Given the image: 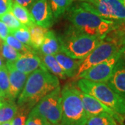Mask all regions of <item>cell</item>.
Here are the masks:
<instances>
[{
	"instance_id": "4fadbf2b",
	"label": "cell",
	"mask_w": 125,
	"mask_h": 125,
	"mask_svg": "<svg viewBox=\"0 0 125 125\" xmlns=\"http://www.w3.org/2000/svg\"><path fill=\"white\" fill-rule=\"evenodd\" d=\"M6 65L9 72V99L15 101L22 91L29 75L16 70L6 64Z\"/></svg>"
},
{
	"instance_id": "3957f363",
	"label": "cell",
	"mask_w": 125,
	"mask_h": 125,
	"mask_svg": "<svg viewBox=\"0 0 125 125\" xmlns=\"http://www.w3.org/2000/svg\"><path fill=\"white\" fill-rule=\"evenodd\" d=\"M62 116L60 125H85L88 116L79 95V90L73 83L61 88Z\"/></svg>"
},
{
	"instance_id": "30bf717a",
	"label": "cell",
	"mask_w": 125,
	"mask_h": 125,
	"mask_svg": "<svg viewBox=\"0 0 125 125\" xmlns=\"http://www.w3.org/2000/svg\"><path fill=\"white\" fill-rule=\"evenodd\" d=\"M35 24L49 29L53 25L54 15L49 0H37L29 8Z\"/></svg>"
},
{
	"instance_id": "484cf974",
	"label": "cell",
	"mask_w": 125,
	"mask_h": 125,
	"mask_svg": "<svg viewBox=\"0 0 125 125\" xmlns=\"http://www.w3.org/2000/svg\"><path fill=\"white\" fill-rule=\"evenodd\" d=\"M0 90L4 98L9 99V72L6 65L0 67Z\"/></svg>"
},
{
	"instance_id": "277c9868",
	"label": "cell",
	"mask_w": 125,
	"mask_h": 125,
	"mask_svg": "<svg viewBox=\"0 0 125 125\" xmlns=\"http://www.w3.org/2000/svg\"><path fill=\"white\" fill-rule=\"evenodd\" d=\"M76 88L99 100L113 111L124 116L125 99L117 94L106 83L94 82L86 79L76 81Z\"/></svg>"
},
{
	"instance_id": "6da1fadb",
	"label": "cell",
	"mask_w": 125,
	"mask_h": 125,
	"mask_svg": "<svg viewBox=\"0 0 125 125\" xmlns=\"http://www.w3.org/2000/svg\"><path fill=\"white\" fill-rule=\"evenodd\" d=\"M67 18L76 31L103 39L108 33L119 26L116 22L102 18L81 4L68 9Z\"/></svg>"
},
{
	"instance_id": "2e32d148",
	"label": "cell",
	"mask_w": 125,
	"mask_h": 125,
	"mask_svg": "<svg viewBox=\"0 0 125 125\" xmlns=\"http://www.w3.org/2000/svg\"><path fill=\"white\" fill-rule=\"evenodd\" d=\"M39 53L44 55H55L61 52V43L54 31L49 30L42 45L38 49Z\"/></svg>"
},
{
	"instance_id": "603a6c76",
	"label": "cell",
	"mask_w": 125,
	"mask_h": 125,
	"mask_svg": "<svg viewBox=\"0 0 125 125\" xmlns=\"http://www.w3.org/2000/svg\"><path fill=\"white\" fill-rule=\"evenodd\" d=\"M0 55L7 62H13L20 58L22 54L5 42H3L0 45Z\"/></svg>"
},
{
	"instance_id": "ffe728a7",
	"label": "cell",
	"mask_w": 125,
	"mask_h": 125,
	"mask_svg": "<svg viewBox=\"0 0 125 125\" xmlns=\"http://www.w3.org/2000/svg\"><path fill=\"white\" fill-rule=\"evenodd\" d=\"M29 30L31 36V47L36 51H38L45 40V36L49 31V29H46L34 24L29 28Z\"/></svg>"
},
{
	"instance_id": "e575fe53",
	"label": "cell",
	"mask_w": 125,
	"mask_h": 125,
	"mask_svg": "<svg viewBox=\"0 0 125 125\" xmlns=\"http://www.w3.org/2000/svg\"><path fill=\"white\" fill-rule=\"evenodd\" d=\"M5 99L4 97V95H3V94L1 93V90H0V102H1L2 100H4Z\"/></svg>"
},
{
	"instance_id": "ba28073f",
	"label": "cell",
	"mask_w": 125,
	"mask_h": 125,
	"mask_svg": "<svg viewBox=\"0 0 125 125\" xmlns=\"http://www.w3.org/2000/svg\"><path fill=\"white\" fill-rule=\"evenodd\" d=\"M81 4L104 19L125 22V6L122 0H89Z\"/></svg>"
},
{
	"instance_id": "7c38bea8",
	"label": "cell",
	"mask_w": 125,
	"mask_h": 125,
	"mask_svg": "<svg viewBox=\"0 0 125 125\" xmlns=\"http://www.w3.org/2000/svg\"><path fill=\"white\" fill-rule=\"evenodd\" d=\"M6 64L28 75L38 68L44 67L40 56L36 54V51L22 54L16 61L13 62H6Z\"/></svg>"
},
{
	"instance_id": "74e56055",
	"label": "cell",
	"mask_w": 125,
	"mask_h": 125,
	"mask_svg": "<svg viewBox=\"0 0 125 125\" xmlns=\"http://www.w3.org/2000/svg\"><path fill=\"white\" fill-rule=\"evenodd\" d=\"M78 1H88L89 0H78Z\"/></svg>"
},
{
	"instance_id": "9c48e42d",
	"label": "cell",
	"mask_w": 125,
	"mask_h": 125,
	"mask_svg": "<svg viewBox=\"0 0 125 125\" xmlns=\"http://www.w3.org/2000/svg\"><path fill=\"white\" fill-rule=\"evenodd\" d=\"M121 57L122 49L110 58L83 72L77 77L76 81L83 79L94 82L107 83Z\"/></svg>"
},
{
	"instance_id": "5bb4252c",
	"label": "cell",
	"mask_w": 125,
	"mask_h": 125,
	"mask_svg": "<svg viewBox=\"0 0 125 125\" xmlns=\"http://www.w3.org/2000/svg\"><path fill=\"white\" fill-rule=\"evenodd\" d=\"M106 83L117 94L125 99V61L122 56L117 63L112 76Z\"/></svg>"
},
{
	"instance_id": "8fae6325",
	"label": "cell",
	"mask_w": 125,
	"mask_h": 125,
	"mask_svg": "<svg viewBox=\"0 0 125 125\" xmlns=\"http://www.w3.org/2000/svg\"><path fill=\"white\" fill-rule=\"evenodd\" d=\"M79 95L83 103V106L85 109V111L86 112L88 117L93 115H98L102 113H106L113 117L117 122L120 124L124 123V121H125L124 116L113 111L112 109L107 107L104 104H103L102 103L100 102L97 99H95L88 94L81 92V90H79Z\"/></svg>"
},
{
	"instance_id": "d6a6232c",
	"label": "cell",
	"mask_w": 125,
	"mask_h": 125,
	"mask_svg": "<svg viewBox=\"0 0 125 125\" xmlns=\"http://www.w3.org/2000/svg\"><path fill=\"white\" fill-rule=\"evenodd\" d=\"M122 58H124V60L125 61V42L122 48Z\"/></svg>"
},
{
	"instance_id": "1f68e13d",
	"label": "cell",
	"mask_w": 125,
	"mask_h": 125,
	"mask_svg": "<svg viewBox=\"0 0 125 125\" xmlns=\"http://www.w3.org/2000/svg\"><path fill=\"white\" fill-rule=\"evenodd\" d=\"M37 0H14V2L29 9Z\"/></svg>"
},
{
	"instance_id": "8992f818",
	"label": "cell",
	"mask_w": 125,
	"mask_h": 125,
	"mask_svg": "<svg viewBox=\"0 0 125 125\" xmlns=\"http://www.w3.org/2000/svg\"><path fill=\"white\" fill-rule=\"evenodd\" d=\"M29 114L42 117L53 125H60L62 116L61 88L47 94L32 108Z\"/></svg>"
},
{
	"instance_id": "83f0119b",
	"label": "cell",
	"mask_w": 125,
	"mask_h": 125,
	"mask_svg": "<svg viewBox=\"0 0 125 125\" xmlns=\"http://www.w3.org/2000/svg\"><path fill=\"white\" fill-rule=\"evenodd\" d=\"M0 21L4 23L10 32L24 27L11 12H9L0 16Z\"/></svg>"
},
{
	"instance_id": "f35d334b",
	"label": "cell",
	"mask_w": 125,
	"mask_h": 125,
	"mask_svg": "<svg viewBox=\"0 0 125 125\" xmlns=\"http://www.w3.org/2000/svg\"><path fill=\"white\" fill-rule=\"evenodd\" d=\"M124 117H125V115H124Z\"/></svg>"
},
{
	"instance_id": "f1b7e54d",
	"label": "cell",
	"mask_w": 125,
	"mask_h": 125,
	"mask_svg": "<svg viewBox=\"0 0 125 125\" xmlns=\"http://www.w3.org/2000/svg\"><path fill=\"white\" fill-rule=\"evenodd\" d=\"M24 125H53L42 117L36 115H28Z\"/></svg>"
},
{
	"instance_id": "d590c367",
	"label": "cell",
	"mask_w": 125,
	"mask_h": 125,
	"mask_svg": "<svg viewBox=\"0 0 125 125\" xmlns=\"http://www.w3.org/2000/svg\"><path fill=\"white\" fill-rule=\"evenodd\" d=\"M11 121L7 122H5V123H3V124H1L0 125H11Z\"/></svg>"
},
{
	"instance_id": "4316f807",
	"label": "cell",
	"mask_w": 125,
	"mask_h": 125,
	"mask_svg": "<svg viewBox=\"0 0 125 125\" xmlns=\"http://www.w3.org/2000/svg\"><path fill=\"white\" fill-rule=\"evenodd\" d=\"M10 34L13 35L17 40H19L22 44L31 47V36L28 28L25 27L20 28L15 31H11Z\"/></svg>"
},
{
	"instance_id": "f546056e",
	"label": "cell",
	"mask_w": 125,
	"mask_h": 125,
	"mask_svg": "<svg viewBox=\"0 0 125 125\" xmlns=\"http://www.w3.org/2000/svg\"><path fill=\"white\" fill-rule=\"evenodd\" d=\"M13 4V0H0V16L11 12Z\"/></svg>"
},
{
	"instance_id": "ac0fdd59",
	"label": "cell",
	"mask_w": 125,
	"mask_h": 125,
	"mask_svg": "<svg viewBox=\"0 0 125 125\" xmlns=\"http://www.w3.org/2000/svg\"><path fill=\"white\" fill-rule=\"evenodd\" d=\"M38 54L42 61L43 67L47 71L57 76L58 78L62 79H66V76L65 75L64 72L54 55H44L40 53H38Z\"/></svg>"
},
{
	"instance_id": "44dd1931",
	"label": "cell",
	"mask_w": 125,
	"mask_h": 125,
	"mask_svg": "<svg viewBox=\"0 0 125 125\" xmlns=\"http://www.w3.org/2000/svg\"><path fill=\"white\" fill-rule=\"evenodd\" d=\"M54 20H57L70 8L73 0H49Z\"/></svg>"
},
{
	"instance_id": "4dcf8cb0",
	"label": "cell",
	"mask_w": 125,
	"mask_h": 125,
	"mask_svg": "<svg viewBox=\"0 0 125 125\" xmlns=\"http://www.w3.org/2000/svg\"><path fill=\"white\" fill-rule=\"evenodd\" d=\"M9 34H10V31L9 28L4 23L0 21V40L4 41Z\"/></svg>"
},
{
	"instance_id": "9a60e30c",
	"label": "cell",
	"mask_w": 125,
	"mask_h": 125,
	"mask_svg": "<svg viewBox=\"0 0 125 125\" xmlns=\"http://www.w3.org/2000/svg\"><path fill=\"white\" fill-rule=\"evenodd\" d=\"M54 56L66 77L72 79L76 75L82 60L72 58L61 52L55 54Z\"/></svg>"
},
{
	"instance_id": "d6986e66",
	"label": "cell",
	"mask_w": 125,
	"mask_h": 125,
	"mask_svg": "<svg viewBox=\"0 0 125 125\" xmlns=\"http://www.w3.org/2000/svg\"><path fill=\"white\" fill-rule=\"evenodd\" d=\"M11 13L24 27L29 29L35 24L29 9L14 1L11 9Z\"/></svg>"
},
{
	"instance_id": "7402d4cb",
	"label": "cell",
	"mask_w": 125,
	"mask_h": 125,
	"mask_svg": "<svg viewBox=\"0 0 125 125\" xmlns=\"http://www.w3.org/2000/svg\"><path fill=\"white\" fill-rule=\"evenodd\" d=\"M85 125H118V124L116 120L110 114L102 113L89 117Z\"/></svg>"
},
{
	"instance_id": "d4e9b609",
	"label": "cell",
	"mask_w": 125,
	"mask_h": 125,
	"mask_svg": "<svg viewBox=\"0 0 125 125\" xmlns=\"http://www.w3.org/2000/svg\"><path fill=\"white\" fill-rule=\"evenodd\" d=\"M32 108L27 105L18 106L16 115L11 121V125H24L29 112Z\"/></svg>"
},
{
	"instance_id": "7a4b0ae2",
	"label": "cell",
	"mask_w": 125,
	"mask_h": 125,
	"mask_svg": "<svg viewBox=\"0 0 125 125\" xmlns=\"http://www.w3.org/2000/svg\"><path fill=\"white\" fill-rule=\"evenodd\" d=\"M60 86L59 79L45 67L38 68L27 78L22 91L18 96V106L33 108L47 94Z\"/></svg>"
},
{
	"instance_id": "8d00e7d4",
	"label": "cell",
	"mask_w": 125,
	"mask_h": 125,
	"mask_svg": "<svg viewBox=\"0 0 125 125\" xmlns=\"http://www.w3.org/2000/svg\"><path fill=\"white\" fill-rule=\"evenodd\" d=\"M122 1L123 2V4H124V5L125 6V0H122Z\"/></svg>"
},
{
	"instance_id": "5b68a950",
	"label": "cell",
	"mask_w": 125,
	"mask_h": 125,
	"mask_svg": "<svg viewBox=\"0 0 125 125\" xmlns=\"http://www.w3.org/2000/svg\"><path fill=\"white\" fill-rule=\"evenodd\" d=\"M104 40L73 30L65 38H59L61 52L76 60H83Z\"/></svg>"
},
{
	"instance_id": "e0dca14e",
	"label": "cell",
	"mask_w": 125,
	"mask_h": 125,
	"mask_svg": "<svg viewBox=\"0 0 125 125\" xmlns=\"http://www.w3.org/2000/svg\"><path fill=\"white\" fill-rule=\"evenodd\" d=\"M18 109V104L14 100L5 99L0 102V125L12 120Z\"/></svg>"
},
{
	"instance_id": "52a82bcc",
	"label": "cell",
	"mask_w": 125,
	"mask_h": 125,
	"mask_svg": "<svg viewBox=\"0 0 125 125\" xmlns=\"http://www.w3.org/2000/svg\"><path fill=\"white\" fill-rule=\"evenodd\" d=\"M122 48L120 45L112 40L104 39L84 59L82 60L76 75L72 78L74 83L77 77L83 72L100 62H103L120 52Z\"/></svg>"
},
{
	"instance_id": "cb8c5ba5",
	"label": "cell",
	"mask_w": 125,
	"mask_h": 125,
	"mask_svg": "<svg viewBox=\"0 0 125 125\" xmlns=\"http://www.w3.org/2000/svg\"><path fill=\"white\" fill-rule=\"evenodd\" d=\"M4 42L10 45V47H12L13 48L18 51L19 52H20L21 54H25V53H29V52H36L35 49H33L32 47L27 46L22 44V42H20L19 40H18L13 35L9 34L7 36V38H6Z\"/></svg>"
},
{
	"instance_id": "836d02e7",
	"label": "cell",
	"mask_w": 125,
	"mask_h": 125,
	"mask_svg": "<svg viewBox=\"0 0 125 125\" xmlns=\"http://www.w3.org/2000/svg\"><path fill=\"white\" fill-rule=\"evenodd\" d=\"M4 65H6V64H4V58L1 57V56L0 55V67H1L2 66H4Z\"/></svg>"
}]
</instances>
